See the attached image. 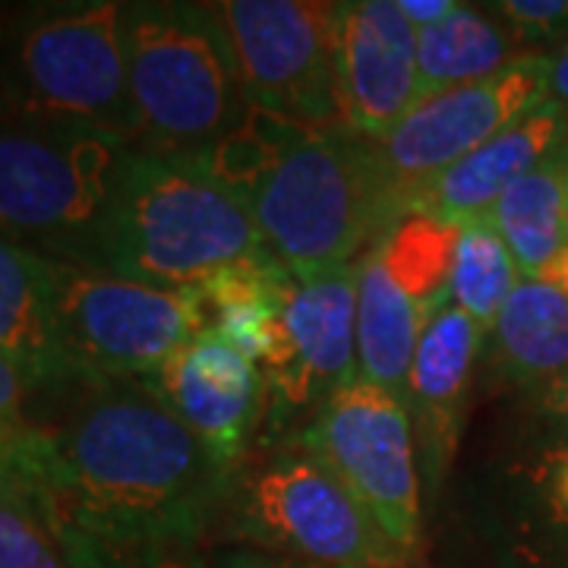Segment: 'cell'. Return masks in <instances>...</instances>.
Instances as JSON below:
<instances>
[{
    "mask_svg": "<svg viewBox=\"0 0 568 568\" xmlns=\"http://www.w3.org/2000/svg\"><path fill=\"white\" fill-rule=\"evenodd\" d=\"M121 0H48L0 10V111L77 123L136 149Z\"/></svg>",
    "mask_w": 568,
    "mask_h": 568,
    "instance_id": "5",
    "label": "cell"
},
{
    "mask_svg": "<svg viewBox=\"0 0 568 568\" xmlns=\"http://www.w3.org/2000/svg\"><path fill=\"white\" fill-rule=\"evenodd\" d=\"M0 462L54 534L118 549L200 547L234 477L145 379L95 376L32 392L29 429Z\"/></svg>",
    "mask_w": 568,
    "mask_h": 568,
    "instance_id": "1",
    "label": "cell"
},
{
    "mask_svg": "<svg viewBox=\"0 0 568 568\" xmlns=\"http://www.w3.org/2000/svg\"><path fill=\"white\" fill-rule=\"evenodd\" d=\"M338 99L345 130L376 142L420 104L417 29L398 0H342Z\"/></svg>",
    "mask_w": 568,
    "mask_h": 568,
    "instance_id": "16",
    "label": "cell"
},
{
    "mask_svg": "<svg viewBox=\"0 0 568 568\" xmlns=\"http://www.w3.org/2000/svg\"><path fill=\"white\" fill-rule=\"evenodd\" d=\"M484 328L455 304L443 306L420 335L407 376L405 407L414 429L424 493L436 499L455 467L465 436L467 407L477 357L484 354Z\"/></svg>",
    "mask_w": 568,
    "mask_h": 568,
    "instance_id": "17",
    "label": "cell"
},
{
    "mask_svg": "<svg viewBox=\"0 0 568 568\" xmlns=\"http://www.w3.org/2000/svg\"><path fill=\"white\" fill-rule=\"evenodd\" d=\"M234 537L316 568H414L361 503L301 443L244 462L224 515Z\"/></svg>",
    "mask_w": 568,
    "mask_h": 568,
    "instance_id": "7",
    "label": "cell"
},
{
    "mask_svg": "<svg viewBox=\"0 0 568 568\" xmlns=\"http://www.w3.org/2000/svg\"><path fill=\"white\" fill-rule=\"evenodd\" d=\"M282 263L272 256L227 265L203 284L212 332L237 347L256 366H275L282 357V301H278Z\"/></svg>",
    "mask_w": 568,
    "mask_h": 568,
    "instance_id": "23",
    "label": "cell"
},
{
    "mask_svg": "<svg viewBox=\"0 0 568 568\" xmlns=\"http://www.w3.org/2000/svg\"><path fill=\"white\" fill-rule=\"evenodd\" d=\"M133 145L111 133L0 111V234L80 263Z\"/></svg>",
    "mask_w": 568,
    "mask_h": 568,
    "instance_id": "6",
    "label": "cell"
},
{
    "mask_svg": "<svg viewBox=\"0 0 568 568\" xmlns=\"http://www.w3.org/2000/svg\"><path fill=\"white\" fill-rule=\"evenodd\" d=\"M67 357L80 376L152 379L190 338L205 332L203 287H159L51 260Z\"/></svg>",
    "mask_w": 568,
    "mask_h": 568,
    "instance_id": "8",
    "label": "cell"
},
{
    "mask_svg": "<svg viewBox=\"0 0 568 568\" xmlns=\"http://www.w3.org/2000/svg\"><path fill=\"white\" fill-rule=\"evenodd\" d=\"M487 7L506 22L525 54H552L568 41V0H493Z\"/></svg>",
    "mask_w": 568,
    "mask_h": 568,
    "instance_id": "27",
    "label": "cell"
},
{
    "mask_svg": "<svg viewBox=\"0 0 568 568\" xmlns=\"http://www.w3.org/2000/svg\"><path fill=\"white\" fill-rule=\"evenodd\" d=\"M246 200L190 155L130 149L114 200L80 263L159 287H203L227 265L263 260Z\"/></svg>",
    "mask_w": 568,
    "mask_h": 568,
    "instance_id": "2",
    "label": "cell"
},
{
    "mask_svg": "<svg viewBox=\"0 0 568 568\" xmlns=\"http://www.w3.org/2000/svg\"><path fill=\"white\" fill-rule=\"evenodd\" d=\"M145 383L224 470L244 465L268 402L263 366L205 328Z\"/></svg>",
    "mask_w": 568,
    "mask_h": 568,
    "instance_id": "15",
    "label": "cell"
},
{
    "mask_svg": "<svg viewBox=\"0 0 568 568\" xmlns=\"http://www.w3.org/2000/svg\"><path fill=\"white\" fill-rule=\"evenodd\" d=\"M297 443L417 566L424 552V480L405 402L357 376L310 417Z\"/></svg>",
    "mask_w": 568,
    "mask_h": 568,
    "instance_id": "9",
    "label": "cell"
},
{
    "mask_svg": "<svg viewBox=\"0 0 568 568\" xmlns=\"http://www.w3.org/2000/svg\"><path fill=\"white\" fill-rule=\"evenodd\" d=\"M0 357L32 392L77 379L58 323L51 260L0 234Z\"/></svg>",
    "mask_w": 568,
    "mask_h": 568,
    "instance_id": "19",
    "label": "cell"
},
{
    "mask_svg": "<svg viewBox=\"0 0 568 568\" xmlns=\"http://www.w3.org/2000/svg\"><path fill=\"white\" fill-rule=\"evenodd\" d=\"M521 54V44L487 3H458L446 20L417 32L420 102L489 80Z\"/></svg>",
    "mask_w": 568,
    "mask_h": 568,
    "instance_id": "21",
    "label": "cell"
},
{
    "mask_svg": "<svg viewBox=\"0 0 568 568\" xmlns=\"http://www.w3.org/2000/svg\"><path fill=\"white\" fill-rule=\"evenodd\" d=\"M54 537L63 549L67 568H200V559L193 556L196 547L118 549L70 530Z\"/></svg>",
    "mask_w": 568,
    "mask_h": 568,
    "instance_id": "26",
    "label": "cell"
},
{
    "mask_svg": "<svg viewBox=\"0 0 568 568\" xmlns=\"http://www.w3.org/2000/svg\"><path fill=\"white\" fill-rule=\"evenodd\" d=\"M265 253L291 272L357 265L407 215L379 142L304 130L250 193Z\"/></svg>",
    "mask_w": 568,
    "mask_h": 568,
    "instance_id": "3",
    "label": "cell"
},
{
    "mask_svg": "<svg viewBox=\"0 0 568 568\" xmlns=\"http://www.w3.org/2000/svg\"><path fill=\"white\" fill-rule=\"evenodd\" d=\"M219 568H316L297 562V559H284V556H272L263 549H231L227 556H222Z\"/></svg>",
    "mask_w": 568,
    "mask_h": 568,
    "instance_id": "31",
    "label": "cell"
},
{
    "mask_svg": "<svg viewBox=\"0 0 568 568\" xmlns=\"http://www.w3.org/2000/svg\"><path fill=\"white\" fill-rule=\"evenodd\" d=\"M458 7V0H398V10L417 32L429 29L439 20H446L448 13Z\"/></svg>",
    "mask_w": 568,
    "mask_h": 568,
    "instance_id": "30",
    "label": "cell"
},
{
    "mask_svg": "<svg viewBox=\"0 0 568 568\" xmlns=\"http://www.w3.org/2000/svg\"><path fill=\"white\" fill-rule=\"evenodd\" d=\"M540 282L552 284V287H559V291H568V250L566 253H559V256L547 265V272L540 275Z\"/></svg>",
    "mask_w": 568,
    "mask_h": 568,
    "instance_id": "33",
    "label": "cell"
},
{
    "mask_svg": "<svg viewBox=\"0 0 568 568\" xmlns=\"http://www.w3.org/2000/svg\"><path fill=\"white\" fill-rule=\"evenodd\" d=\"M549 99L568 108V41L549 54Z\"/></svg>",
    "mask_w": 568,
    "mask_h": 568,
    "instance_id": "32",
    "label": "cell"
},
{
    "mask_svg": "<svg viewBox=\"0 0 568 568\" xmlns=\"http://www.w3.org/2000/svg\"><path fill=\"white\" fill-rule=\"evenodd\" d=\"M484 219L499 227L525 278H540L568 250V136Z\"/></svg>",
    "mask_w": 568,
    "mask_h": 568,
    "instance_id": "22",
    "label": "cell"
},
{
    "mask_svg": "<svg viewBox=\"0 0 568 568\" xmlns=\"http://www.w3.org/2000/svg\"><path fill=\"white\" fill-rule=\"evenodd\" d=\"M29 405H32L29 383L7 357H0V458H7L26 436Z\"/></svg>",
    "mask_w": 568,
    "mask_h": 568,
    "instance_id": "28",
    "label": "cell"
},
{
    "mask_svg": "<svg viewBox=\"0 0 568 568\" xmlns=\"http://www.w3.org/2000/svg\"><path fill=\"white\" fill-rule=\"evenodd\" d=\"M521 282L525 272L496 224L489 219H474L458 227L448 297L484 328V335L496 325L503 306Z\"/></svg>",
    "mask_w": 568,
    "mask_h": 568,
    "instance_id": "24",
    "label": "cell"
},
{
    "mask_svg": "<svg viewBox=\"0 0 568 568\" xmlns=\"http://www.w3.org/2000/svg\"><path fill=\"white\" fill-rule=\"evenodd\" d=\"M568 136V108L547 99L467 159L420 183L407 196V215H426L462 227L484 219L515 183Z\"/></svg>",
    "mask_w": 568,
    "mask_h": 568,
    "instance_id": "18",
    "label": "cell"
},
{
    "mask_svg": "<svg viewBox=\"0 0 568 568\" xmlns=\"http://www.w3.org/2000/svg\"><path fill=\"white\" fill-rule=\"evenodd\" d=\"M499 568H568V439L528 433L474 489Z\"/></svg>",
    "mask_w": 568,
    "mask_h": 568,
    "instance_id": "14",
    "label": "cell"
},
{
    "mask_svg": "<svg viewBox=\"0 0 568 568\" xmlns=\"http://www.w3.org/2000/svg\"><path fill=\"white\" fill-rule=\"evenodd\" d=\"M530 405V433L568 439V373L525 395Z\"/></svg>",
    "mask_w": 568,
    "mask_h": 568,
    "instance_id": "29",
    "label": "cell"
},
{
    "mask_svg": "<svg viewBox=\"0 0 568 568\" xmlns=\"http://www.w3.org/2000/svg\"><path fill=\"white\" fill-rule=\"evenodd\" d=\"M455 241V224L405 215L357 263V376L402 402L424 328L452 304Z\"/></svg>",
    "mask_w": 568,
    "mask_h": 568,
    "instance_id": "11",
    "label": "cell"
},
{
    "mask_svg": "<svg viewBox=\"0 0 568 568\" xmlns=\"http://www.w3.org/2000/svg\"><path fill=\"white\" fill-rule=\"evenodd\" d=\"M215 7L256 111L301 130H345L342 0H222Z\"/></svg>",
    "mask_w": 568,
    "mask_h": 568,
    "instance_id": "10",
    "label": "cell"
},
{
    "mask_svg": "<svg viewBox=\"0 0 568 568\" xmlns=\"http://www.w3.org/2000/svg\"><path fill=\"white\" fill-rule=\"evenodd\" d=\"M0 568H67L63 549L36 499L0 462Z\"/></svg>",
    "mask_w": 568,
    "mask_h": 568,
    "instance_id": "25",
    "label": "cell"
},
{
    "mask_svg": "<svg viewBox=\"0 0 568 568\" xmlns=\"http://www.w3.org/2000/svg\"><path fill=\"white\" fill-rule=\"evenodd\" d=\"M549 99V54H521L503 73L429 95L398 123L379 152L392 181L407 196L467 159L493 136Z\"/></svg>",
    "mask_w": 568,
    "mask_h": 568,
    "instance_id": "12",
    "label": "cell"
},
{
    "mask_svg": "<svg viewBox=\"0 0 568 568\" xmlns=\"http://www.w3.org/2000/svg\"><path fill=\"white\" fill-rule=\"evenodd\" d=\"M284 347L265 369L268 398L316 414L357 379V265L278 272Z\"/></svg>",
    "mask_w": 568,
    "mask_h": 568,
    "instance_id": "13",
    "label": "cell"
},
{
    "mask_svg": "<svg viewBox=\"0 0 568 568\" xmlns=\"http://www.w3.org/2000/svg\"><path fill=\"white\" fill-rule=\"evenodd\" d=\"M123 58L140 121L136 149L203 155L256 111L215 3L130 0L123 7Z\"/></svg>",
    "mask_w": 568,
    "mask_h": 568,
    "instance_id": "4",
    "label": "cell"
},
{
    "mask_svg": "<svg viewBox=\"0 0 568 568\" xmlns=\"http://www.w3.org/2000/svg\"><path fill=\"white\" fill-rule=\"evenodd\" d=\"M484 366L508 388L534 392L568 373V291L525 278L484 338Z\"/></svg>",
    "mask_w": 568,
    "mask_h": 568,
    "instance_id": "20",
    "label": "cell"
}]
</instances>
